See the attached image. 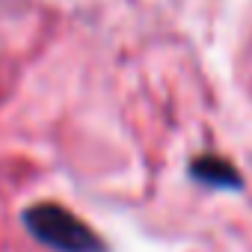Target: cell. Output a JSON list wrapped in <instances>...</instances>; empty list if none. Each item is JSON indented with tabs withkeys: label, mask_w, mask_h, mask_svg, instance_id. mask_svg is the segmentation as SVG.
Masks as SVG:
<instances>
[{
	"label": "cell",
	"mask_w": 252,
	"mask_h": 252,
	"mask_svg": "<svg viewBox=\"0 0 252 252\" xmlns=\"http://www.w3.org/2000/svg\"><path fill=\"white\" fill-rule=\"evenodd\" d=\"M27 231L54 252H107V243L68 208L57 202H39L24 211Z\"/></svg>",
	"instance_id": "6da1fadb"
},
{
	"label": "cell",
	"mask_w": 252,
	"mask_h": 252,
	"mask_svg": "<svg viewBox=\"0 0 252 252\" xmlns=\"http://www.w3.org/2000/svg\"><path fill=\"white\" fill-rule=\"evenodd\" d=\"M190 178L199 181V184L217 187V190H240V187H243L240 172H237L228 160H222V158H217V155H202V158H196V160L190 163Z\"/></svg>",
	"instance_id": "7a4b0ae2"
}]
</instances>
